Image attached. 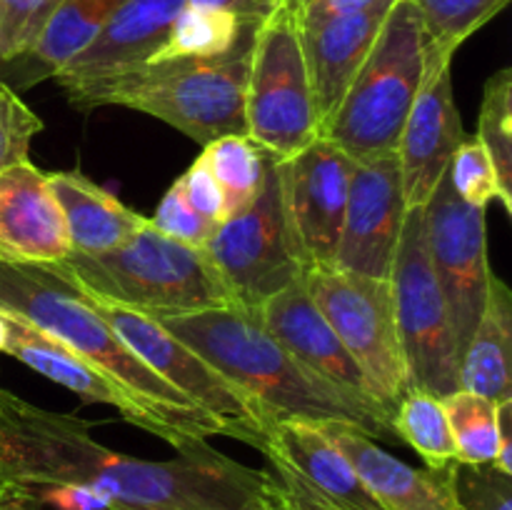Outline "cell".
<instances>
[{
	"mask_svg": "<svg viewBox=\"0 0 512 510\" xmlns=\"http://www.w3.org/2000/svg\"><path fill=\"white\" fill-rule=\"evenodd\" d=\"M0 468L15 483H73L115 510H250L278 493L273 470H253L208 443L173 460L128 458L93 438V423L0 388Z\"/></svg>",
	"mask_w": 512,
	"mask_h": 510,
	"instance_id": "obj_1",
	"label": "cell"
},
{
	"mask_svg": "<svg viewBox=\"0 0 512 510\" xmlns=\"http://www.w3.org/2000/svg\"><path fill=\"white\" fill-rule=\"evenodd\" d=\"M158 323L248 393L270 425L283 420H343L363 428L373 440H398L393 420L383 410L350 398L305 368L268 333L258 310L233 303L160 318Z\"/></svg>",
	"mask_w": 512,
	"mask_h": 510,
	"instance_id": "obj_2",
	"label": "cell"
},
{
	"mask_svg": "<svg viewBox=\"0 0 512 510\" xmlns=\"http://www.w3.org/2000/svg\"><path fill=\"white\" fill-rule=\"evenodd\" d=\"M0 310L43 330L110 380L148 400L190 440L225 435L220 420L185 400L160 375H155L120 340L95 300L68 278L55 273L50 265L13 263L0 258Z\"/></svg>",
	"mask_w": 512,
	"mask_h": 510,
	"instance_id": "obj_3",
	"label": "cell"
},
{
	"mask_svg": "<svg viewBox=\"0 0 512 510\" xmlns=\"http://www.w3.org/2000/svg\"><path fill=\"white\" fill-rule=\"evenodd\" d=\"M258 25L250 23L223 55L150 60L65 90V95L78 110L120 105L153 115L203 148L225 135H248L245 83Z\"/></svg>",
	"mask_w": 512,
	"mask_h": 510,
	"instance_id": "obj_4",
	"label": "cell"
},
{
	"mask_svg": "<svg viewBox=\"0 0 512 510\" xmlns=\"http://www.w3.org/2000/svg\"><path fill=\"white\" fill-rule=\"evenodd\" d=\"M50 268L90 298L155 320L235 303L203 248L178 243L153 225L120 248L100 255L70 253Z\"/></svg>",
	"mask_w": 512,
	"mask_h": 510,
	"instance_id": "obj_5",
	"label": "cell"
},
{
	"mask_svg": "<svg viewBox=\"0 0 512 510\" xmlns=\"http://www.w3.org/2000/svg\"><path fill=\"white\" fill-rule=\"evenodd\" d=\"M425 68V30L418 8L398 0L385 18L363 68L318 135L353 163L393 155Z\"/></svg>",
	"mask_w": 512,
	"mask_h": 510,
	"instance_id": "obj_6",
	"label": "cell"
},
{
	"mask_svg": "<svg viewBox=\"0 0 512 510\" xmlns=\"http://www.w3.org/2000/svg\"><path fill=\"white\" fill-rule=\"evenodd\" d=\"M395 325L405 365V390L443 400L460 390V358L443 290L425 245L423 208H408L390 268Z\"/></svg>",
	"mask_w": 512,
	"mask_h": 510,
	"instance_id": "obj_7",
	"label": "cell"
},
{
	"mask_svg": "<svg viewBox=\"0 0 512 510\" xmlns=\"http://www.w3.org/2000/svg\"><path fill=\"white\" fill-rule=\"evenodd\" d=\"M305 288L363 373L373 400L393 420L405 390L390 280L338 268H305Z\"/></svg>",
	"mask_w": 512,
	"mask_h": 510,
	"instance_id": "obj_8",
	"label": "cell"
},
{
	"mask_svg": "<svg viewBox=\"0 0 512 510\" xmlns=\"http://www.w3.org/2000/svg\"><path fill=\"white\" fill-rule=\"evenodd\" d=\"M245 123L248 138L278 160L293 158L318 138L298 20L290 3L273 10L255 30L245 83Z\"/></svg>",
	"mask_w": 512,
	"mask_h": 510,
	"instance_id": "obj_9",
	"label": "cell"
},
{
	"mask_svg": "<svg viewBox=\"0 0 512 510\" xmlns=\"http://www.w3.org/2000/svg\"><path fill=\"white\" fill-rule=\"evenodd\" d=\"M203 250L243 308L258 310L305 273L285 215L275 155H270L253 203L225 218Z\"/></svg>",
	"mask_w": 512,
	"mask_h": 510,
	"instance_id": "obj_10",
	"label": "cell"
},
{
	"mask_svg": "<svg viewBox=\"0 0 512 510\" xmlns=\"http://www.w3.org/2000/svg\"><path fill=\"white\" fill-rule=\"evenodd\" d=\"M93 300L105 320L113 325L115 333L120 335V340L155 375H160L185 400L220 420L228 438L243 440V443L263 450L270 420L248 393L230 383L203 355H198L190 345L168 333L155 318L138 313V310L105 303V300Z\"/></svg>",
	"mask_w": 512,
	"mask_h": 510,
	"instance_id": "obj_11",
	"label": "cell"
},
{
	"mask_svg": "<svg viewBox=\"0 0 512 510\" xmlns=\"http://www.w3.org/2000/svg\"><path fill=\"white\" fill-rule=\"evenodd\" d=\"M423 223L428 258L448 305L460 358L483 315L495 275L488 263L485 208L465 203L445 173L423 205Z\"/></svg>",
	"mask_w": 512,
	"mask_h": 510,
	"instance_id": "obj_12",
	"label": "cell"
},
{
	"mask_svg": "<svg viewBox=\"0 0 512 510\" xmlns=\"http://www.w3.org/2000/svg\"><path fill=\"white\" fill-rule=\"evenodd\" d=\"M355 163L318 135L288 160H278L290 233L305 268H330L338 253Z\"/></svg>",
	"mask_w": 512,
	"mask_h": 510,
	"instance_id": "obj_13",
	"label": "cell"
},
{
	"mask_svg": "<svg viewBox=\"0 0 512 510\" xmlns=\"http://www.w3.org/2000/svg\"><path fill=\"white\" fill-rule=\"evenodd\" d=\"M453 55L425 40V68L415 103L400 130L395 158L408 208H423L450 168L455 150L468 135L463 130L453 90Z\"/></svg>",
	"mask_w": 512,
	"mask_h": 510,
	"instance_id": "obj_14",
	"label": "cell"
},
{
	"mask_svg": "<svg viewBox=\"0 0 512 510\" xmlns=\"http://www.w3.org/2000/svg\"><path fill=\"white\" fill-rule=\"evenodd\" d=\"M0 313H3V310H0ZM3 315L5 340L0 353L20 360V363L28 365V368L35 370L38 375H45V378L53 380V383L68 388L70 393L78 395L83 403L110 405V408L120 410L128 423L158 435L165 443L173 445L175 450H185L195 443H203V440H190L188 435H185L178 425L170 423L168 415L160 413L155 405H150L148 400L135 395L133 390H128L125 385L110 380L108 375L100 373L95 365H90L88 360L75 355L73 350L65 348L63 343H58L55 338L45 335L43 330L33 328L30 323H25V320L15 318V315L10 313Z\"/></svg>",
	"mask_w": 512,
	"mask_h": 510,
	"instance_id": "obj_15",
	"label": "cell"
},
{
	"mask_svg": "<svg viewBox=\"0 0 512 510\" xmlns=\"http://www.w3.org/2000/svg\"><path fill=\"white\" fill-rule=\"evenodd\" d=\"M405 213L408 203L395 153L355 163L333 268L388 280Z\"/></svg>",
	"mask_w": 512,
	"mask_h": 510,
	"instance_id": "obj_16",
	"label": "cell"
},
{
	"mask_svg": "<svg viewBox=\"0 0 512 510\" xmlns=\"http://www.w3.org/2000/svg\"><path fill=\"white\" fill-rule=\"evenodd\" d=\"M185 5V0H125L53 80L65 93L148 63L160 53Z\"/></svg>",
	"mask_w": 512,
	"mask_h": 510,
	"instance_id": "obj_17",
	"label": "cell"
},
{
	"mask_svg": "<svg viewBox=\"0 0 512 510\" xmlns=\"http://www.w3.org/2000/svg\"><path fill=\"white\" fill-rule=\"evenodd\" d=\"M258 315L268 333L305 368L348 393L350 398L383 410L373 400V393L355 360L350 358L335 330L310 300L303 275L285 290L270 295L258 308Z\"/></svg>",
	"mask_w": 512,
	"mask_h": 510,
	"instance_id": "obj_18",
	"label": "cell"
},
{
	"mask_svg": "<svg viewBox=\"0 0 512 510\" xmlns=\"http://www.w3.org/2000/svg\"><path fill=\"white\" fill-rule=\"evenodd\" d=\"M318 425L385 510H460L455 463L448 468H413L380 448L358 425L343 420H325Z\"/></svg>",
	"mask_w": 512,
	"mask_h": 510,
	"instance_id": "obj_19",
	"label": "cell"
},
{
	"mask_svg": "<svg viewBox=\"0 0 512 510\" xmlns=\"http://www.w3.org/2000/svg\"><path fill=\"white\" fill-rule=\"evenodd\" d=\"M260 453L273 473L290 475L335 510H385L338 445L308 420L273 423Z\"/></svg>",
	"mask_w": 512,
	"mask_h": 510,
	"instance_id": "obj_20",
	"label": "cell"
},
{
	"mask_svg": "<svg viewBox=\"0 0 512 510\" xmlns=\"http://www.w3.org/2000/svg\"><path fill=\"white\" fill-rule=\"evenodd\" d=\"M70 255L63 213L48 173L30 160L0 173V258L50 265Z\"/></svg>",
	"mask_w": 512,
	"mask_h": 510,
	"instance_id": "obj_21",
	"label": "cell"
},
{
	"mask_svg": "<svg viewBox=\"0 0 512 510\" xmlns=\"http://www.w3.org/2000/svg\"><path fill=\"white\" fill-rule=\"evenodd\" d=\"M398 3V0H395ZM395 3L378 5L365 13L345 15V18L303 23L298 20L300 48H303L305 70H308L310 95H313L318 133L333 118L350 88L358 70L363 68L385 18ZM295 10V8H293Z\"/></svg>",
	"mask_w": 512,
	"mask_h": 510,
	"instance_id": "obj_22",
	"label": "cell"
},
{
	"mask_svg": "<svg viewBox=\"0 0 512 510\" xmlns=\"http://www.w3.org/2000/svg\"><path fill=\"white\" fill-rule=\"evenodd\" d=\"M50 188L63 213L70 253L100 255L130 243L150 218L125 208L115 195L95 185L78 170L48 173Z\"/></svg>",
	"mask_w": 512,
	"mask_h": 510,
	"instance_id": "obj_23",
	"label": "cell"
},
{
	"mask_svg": "<svg viewBox=\"0 0 512 510\" xmlns=\"http://www.w3.org/2000/svg\"><path fill=\"white\" fill-rule=\"evenodd\" d=\"M123 3L125 0H63L30 50L0 65V83L20 93L40 80L53 78L75 53H80L93 40L105 20Z\"/></svg>",
	"mask_w": 512,
	"mask_h": 510,
	"instance_id": "obj_24",
	"label": "cell"
},
{
	"mask_svg": "<svg viewBox=\"0 0 512 510\" xmlns=\"http://www.w3.org/2000/svg\"><path fill=\"white\" fill-rule=\"evenodd\" d=\"M460 390L493 403L512 398V293L493 275L483 315L460 355Z\"/></svg>",
	"mask_w": 512,
	"mask_h": 510,
	"instance_id": "obj_25",
	"label": "cell"
},
{
	"mask_svg": "<svg viewBox=\"0 0 512 510\" xmlns=\"http://www.w3.org/2000/svg\"><path fill=\"white\" fill-rule=\"evenodd\" d=\"M210 173L218 180L225 198V218L248 208L260 193L270 153L248 135H225L203 148Z\"/></svg>",
	"mask_w": 512,
	"mask_h": 510,
	"instance_id": "obj_26",
	"label": "cell"
},
{
	"mask_svg": "<svg viewBox=\"0 0 512 510\" xmlns=\"http://www.w3.org/2000/svg\"><path fill=\"white\" fill-rule=\"evenodd\" d=\"M498 183V200L512 213V70L503 68L485 83L478 135Z\"/></svg>",
	"mask_w": 512,
	"mask_h": 510,
	"instance_id": "obj_27",
	"label": "cell"
},
{
	"mask_svg": "<svg viewBox=\"0 0 512 510\" xmlns=\"http://www.w3.org/2000/svg\"><path fill=\"white\" fill-rule=\"evenodd\" d=\"M393 430L400 443H408L428 468H448L458 463L443 400L420 390H408L393 415Z\"/></svg>",
	"mask_w": 512,
	"mask_h": 510,
	"instance_id": "obj_28",
	"label": "cell"
},
{
	"mask_svg": "<svg viewBox=\"0 0 512 510\" xmlns=\"http://www.w3.org/2000/svg\"><path fill=\"white\" fill-rule=\"evenodd\" d=\"M253 20H240L225 10L185 5L170 28L168 40L153 60L165 58H213L223 55L238 43L243 30ZM150 63V60H148Z\"/></svg>",
	"mask_w": 512,
	"mask_h": 510,
	"instance_id": "obj_29",
	"label": "cell"
},
{
	"mask_svg": "<svg viewBox=\"0 0 512 510\" xmlns=\"http://www.w3.org/2000/svg\"><path fill=\"white\" fill-rule=\"evenodd\" d=\"M458 463H495L498 455V403L470 390H455L443 398Z\"/></svg>",
	"mask_w": 512,
	"mask_h": 510,
	"instance_id": "obj_30",
	"label": "cell"
},
{
	"mask_svg": "<svg viewBox=\"0 0 512 510\" xmlns=\"http://www.w3.org/2000/svg\"><path fill=\"white\" fill-rule=\"evenodd\" d=\"M423 20L425 40L455 55L460 45L488 25L510 0H410Z\"/></svg>",
	"mask_w": 512,
	"mask_h": 510,
	"instance_id": "obj_31",
	"label": "cell"
},
{
	"mask_svg": "<svg viewBox=\"0 0 512 510\" xmlns=\"http://www.w3.org/2000/svg\"><path fill=\"white\" fill-rule=\"evenodd\" d=\"M60 5L63 0H0V65L30 50Z\"/></svg>",
	"mask_w": 512,
	"mask_h": 510,
	"instance_id": "obj_32",
	"label": "cell"
},
{
	"mask_svg": "<svg viewBox=\"0 0 512 510\" xmlns=\"http://www.w3.org/2000/svg\"><path fill=\"white\" fill-rule=\"evenodd\" d=\"M460 510H512V475L493 463H455Z\"/></svg>",
	"mask_w": 512,
	"mask_h": 510,
	"instance_id": "obj_33",
	"label": "cell"
},
{
	"mask_svg": "<svg viewBox=\"0 0 512 510\" xmlns=\"http://www.w3.org/2000/svg\"><path fill=\"white\" fill-rule=\"evenodd\" d=\"M450 183H453L455 193L470 205H480L488 208L490 200H498V183H495V170L490 165L488 153L483 150L480 140L465 138L460 148L455 150L453 160H450Z\"/></svg>",
	"mask_w": 512,
	"mask_h": 510,
	"instance_id": "obj_34",
	"label": "cell"
},
{
	"mask_svg": "<svg viewBox=\"0 0 512 510\" xmlns=\"http://www.w3.org/2000/svg\"><path fill=\"white\" fill-rule=\"evenodd\" d=\"M43 130V120L15 90L0 83V173L28 160L30 143Z\"/></svg>",
	"mask_w": 512,
	"mask_h": 510,
	"instance_id": "obj_35",
	"label": "cell"
},
{
	"mask_svg": "<svg viewBox=\"0 0 512 510\" xmlns=\"http://www.w3.org/2000/svg\"><path fill=\"white\" fill-rule=\"evenodd\" d=\"M150 225H153L158 233L168 235V238L178 240L183 245H193V248H205L210 238L218 230V220H210L205 215H200L188 200L180 193L178 183H173V188L163 195L158 210L150 218Z\"/></svg>",
	"mask_w": 512,
	"mask_h": 510,
	"instance_id": "obj_36",
	"label": "cell"
},
{
	"mask_svg": "<svg viewBox=\"0 0 512 510\" xmlns=\"http://www.w3.org/2000/svg\"><path fill=\"white\" fill-rule=\"evenodd\" d=\"M23 510H115L105 495L73 483H18Z\"/></svg>",
	"mask_w": 512,
	"mask_h": 510,
	"instance_id": "obj_37",
	"label": "cell"
},
{
	"mask_svg": "<svg viewBox=\"0 0 512 510\" xmlns=\"http://www.w3.org/2000/svg\"><path fill=\"white\" fill-rule=\"evenodd\" d=\"M175 183H178L183 198L188 200V203L193 205L200 215L223 223L225 220L223 190H220L215 175L210 173V168H208V163H205L203 155H200V158L195 160L188 170H185V175H180V180H175Z\"/></svg>",
	"mask_w": 512,
	"mask_h": 510,
	"instance_id": "obj_38",
	"label": "cell"
},
{
	"mask_svg": "<svg viewBox=\"0 0 512 510\" xmlns=\"http://www.w3.org/2000/svg\"><path fill=\"white\" fill-rule=\"evenodd\" d=\"M385 3H395V0H298V3L290 5L295 8V18L298 20H303V23H320V20L365 13V10L378 8V5Z\"/></svg>",
	"mask_w": 512,
	"mask_h": 510,
	"instance_id": "obj_39",
	"label": "cell"
},
{
	"mask_svg": "<svg viewBox=\"0 0 512 510\" xmlns=\"http://www.w3.org/2000/svg\"><path fill=\"white\" fill-rule=\"evenodd\" d=\"M188 5H198V8H213L225 10V13L238 15L240 20H253V23H263L273 10L288 0H185Z\"/></svg>",
	"mask_w": 512,
	"mask_h": 510,
	"instance_id": "obj_40",
	"label": "cell"
},
{
	"mask_svg": "<svg viewBox=\"0 0 512 510\" xmlns=\"http://www.w3.org/2000/svg\"><path fill=\"white\" fill-rule=\"evenodd\" d=\"M273 475L278 478L280 490H283L285 510H335L330 508L328 503H323L318 495L310 493L308 488H303L298 480L290 478V475H283V473H273Z\"/></svg>",
	"mask_w": 512,
	"mask_h": 510,
	"instance_id": "obj_41",
	"label": "cell"
},
{
	"mask_svg": "<svg viewBox=\"0 0 512 510\" xmlns=\"http://www.w3.org/2000/svg\"><path fill=\"white\" fill-rule=\"evenodd\" d=\"M493 465L512 475V398L498 403V455Z\"/></svg>",
	"mask_w": 512,
	"mask_h": 510,
	"instance_id": "obj_42",
	"label": "cell"
},
{
	"mask_svg": "<svg viewBox=\"0 0 512 510\" xmlns=\"http://www.w3.org/2000/svg\"><path fill=\"white\" fill-rule=\"evenodd\" d=\"M0 510H23L20 485L10 480L3 468H0Z\"/></svg>",
	"mask_w": 512,
	"mask_h": 510,
	"instance_id": "obj_43",
	"label": "cell"
},
{
	"mask_svg": "<svg viewBox=\"0 0 512 510\" xmlns=\"http://www.w3.org/2000/svg\"><path fill=\"white\" fill-rule=\"evenodd\" d=\"M250 510H285V503H283V490L278 488V493H275L273 498L265 500L263 505H258V508H250Z\"/></svg>",
	"mask_w": 512,
	"mask_h": 510,
	"instance_id": "obj_44",
	"label": "cell"
},
{
	"mask_svg": "<svg viewBox=\"0 0 512 510\" xmlns=\"http://www.w3.org/2000/svg\"><path fill=\"white\" fill-rule=\"evenodd\" d=\"M290 3H298V0H290Z\"/></svg>",
	"mask_w": 512,
	"mask_h": 510,
	"instance_id": "obj_45",
	"label": "cell"
}]
</instances>
